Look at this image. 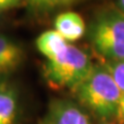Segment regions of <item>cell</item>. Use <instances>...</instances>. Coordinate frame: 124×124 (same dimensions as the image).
Masks as SVG:
<instances>
[{
    "instance_id": "4fadbf2b",
    "label": "cell",
    "mask_w": 124,
    "mask_h": 124,
    "mask_svg": "<svg viewBox=\"0 0 124 124\" xmlns=\"http://www.w3.org/2000/svg\"><path fill=\"white\" fill-rule=\"evenodd\" d=\"M118 116L124 121V92L122 93L121 99H120V103H119V113Z\"/></svg>"
},
{
    "instance_id": "52a82bcc",
    "label": "cell",
    "mask_w": 124,
    "mask_h": 124,
    "mask_svg": "<svg viewBox=\"0 0 124 124\" xmlns=\"http://www.w3.org/2000/svg\"><path fill=\"white\" fill-rule=\"evenodd\" d=\"M54 26L55 30L69 44L82 38L87 31L83 18L75 11H66L57 16Z\"/></svg>"
},
{
    "instance_id": "9a60e30c",
    "label": "cell",
    "mask_w": 124,
    "mask_h": 124,
    "mask_svg": "<svg viewBox=\"0 0 124 124\" xmlns=\"http://www.w3.org/2000/svg\"><path fill=\"white\" fill-rule=\"evenodd\" d=\"M40 124H45V123H44V122H41V123H40Z\"/></svg>"
},
{
    "instance_id": "277c9868",
    "label": "cell",
    "mask_w": 124,
    "mask_h": 124,
    "mask_svg": "<svg viewBox=\"0 0 124 124\" xmlns=\"http://www.w3.org/2000/svg\"><path fill=\"white\" fill-rule=\"evenodd\" d=\"M45 124H91L83 108L68 99H54L49 104Z\"/></svg>"
},
{
    "instance_id": "5bb4252c",
    "label": "cell",
    "mask_w": 124,
    "mask_h": 124,
    "mask_svg": "<svg viewBox=\"0 0 124 124\" xmlns=\"http://www.w3.org/2000/svg\"><path fill=\"white\" fill-rule=\"evenodd\" d=\"M118 8L124 14V0H118Z\"/></svg>"
},
{
    "instance_id": "30bf717a",
    "label": "cell",
    "mask_w": 124,
    "mask_h": 124,
    "mask_svg": "<svg viewBox=\"0 0 124 124\" xmlns=\"http://www.w3.org/2000/svg\"><path fill=\"white\" fill-rule=\"evenodd\" d=\"M28 5L32 11H45L52 8V0H27Z\"/></svg>"
},
{
    "instance_id": "8992f818",
    "label": "cell",
    "mask_w": 124,
    "mask_h": 124,
    "mask_svg": "<svg viewBox=\"0 0 124 124\" xmlns=\"http://www.w3.org/2000/svg\"><path fill=\"white\" fill-rule=\"evenodd\" d=\"M20 114L18 88L9 80L0 82V124H19Z\"/></svg>"
},
{
    "instance_id": "8fae6325",
    "label": "cell",
    "mask_w": 124,
    "mask_h": 124,
    "mask_svg": "<svg viewBox=\"0 0 124 124\" xmlns=\"http://www.w3.org/2000/svg\"><path fill=\"white\" fill-rule=\"evenodd\" d=\"M23 0H0V14L19 6Z\"/></svg>"
},
{
    "instance_id": "9c48e42d",
    "label": "cell",
    "mask_w": 124,
    "mask_h": 124,
    "mask_svg": "<svg viewBox=\"0 0 124 124\" xmlns=\"http://www.w3.org/2000/svg\"><path fill=\"white\" fill-rule=\"evenodd\" d=\"M107 70L114 79L116 84L118 85L120 90L124 92V60L111 62V63H102Z\"/></svg>"
},
{
    "instance_id": "7c38bea8",
    "label": "cell",
    "mask_w": 124,
    "mask_h": 124,
    "mask_svg": "<svg viewBox=\"0 0 124 124\" xmlns=\"http://www.w3.org/2000/svg\"><path fill=\"white\" fill-rule=\"evenodd\" d=\"M78 1V0H52V4L54 6H65Z\"/></svg>"
},
{
    "instance_id": "6da1fadb",
    "label": "cell",
    "mask_w": 124,
    "mask_h": 124,
    "mask_svg": "<svg viewBox=\"0 0 124 124\" xmlns=\"http://www.w3.org/2000/svg\"><path fill=\"white\" fill-rule=\"evenodd\" d=\"M85 110L103 121L116 118L122 91L103 66L94 64L91 72L71 91Z\"/></svg>"
},
{
    "instance_id": "5b68a950",
    "label": "cell",
    "mask_w": 124,
    "mask_h": 124,
    "mask_svg": "<svg viewBox=\"0 0 124 124\" xmlns=\"http://www.w3.org/2000/svg\"><path fill=\"white\" fill-rule=\"evenodd\" d=\"M25 60V50L13 37L0 34V82L9 80Z\"/></svg>"
},
{
    "instance_id": "7a4b0ae2",
    "label": "cell",
    "mask_w": 124,
    "mask_h": 124,
    "mask_svg": "<svg viewBox=\"0 0 124 124\" xmlns=\"http://www.w3.org/2000/svg\"><path fill=\"white\" fill-rule=\"evenodd\" d=\"M88 38L103 63L124 60V14L114 6L100 9L88 28Z\"/></svg>"
},
{
    "instance_id": "3957f363",
    "label": "cell",
    "mask_w": 124,
    "mask_h": 124,
    "mask_svg": "<svg viewBox=\"0 0 124 124\" xmlns=\"http://www.w3.org/2000/svg\"><path fill=\"white\" fill-rule=\"evenodd\" d=\"M93 66L86 52L69 44L61 54L46 61L44 78L50 86L72 91L86 79Z\"/></svg>"
},
{
    "instance_id": "ba28073f",
    "label": "cell",
    "mask_w": 124,
    "mask_h": 124,
    "mask_svg": "<svg viewBox=\"0 0 124 124\" xmlns=\"http://www.w3.org/2000/svg\"><path fill=\"white\" fill-rule=\"evenodd\" d=\"M36 48L46 60L53 59L67 48L69 42L62 37L56 30H49L41 33L36 38Z\"/></svg>"
}]
</instances>
